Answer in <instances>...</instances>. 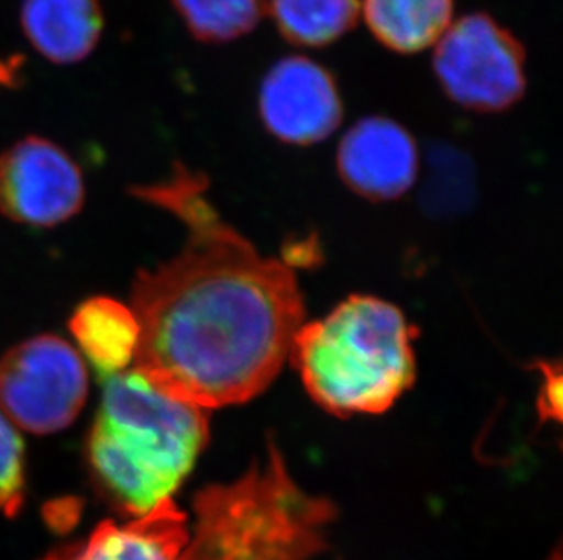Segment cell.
Returning <instances> with one entry per match:
<instances>
[{"instance_id": "1", "label": "cell", "mask_w": 563, "mask_h": 560, "mask_svg": "<svg viewBox=\"0 0 563 560\" xmlns=\"http://www.w3.org/2000/svg\"><path fill=\"white\" fill-rule=\"evenodd\" d=\"M137 195L174 213L188 240L133 284L141 334L132 368L208 412L251 401L282 371L303 326L298 277L224 223L188 169Z\"/></svg>"}, {"instance_id": "2", "label": "cell", "mask_w": 563, "mask_h": 560, "mask_svg": "<svg viewBox=\"0 0 563 560\" xmlns=\"http://www.w3.org/2000/svg\"><path fill=\"white\" fill-rule=\"evenodd\" d=\"M86 445L97 484L141 517L172 501L208 440V410L154 387L135 368L104 379Z\"/></svg>"}, {"instance_id": "3", "label": "cell", "mask_w": 563, "mask_h": 560, "mask_svg": "<svg viewBox=\"0 0 563 560\" xmlns=\"http://www.w3.org/2000/svg\"><path fill=\"white\" fill-rule=\"evenodd\" d=\"M412 335L398 307L354 295L303 324L288 357L319 406L338 415L382 413L415 382Z\"/></svg>"}, {"instance_id": "4", "label": "cell", "mask_w": 563, "mask_h": 560, "mask_svg": "<svg viewBox=\"0 0 563 560\" xmlns=\"http://www.w3.org/2000/svg\"><path fill=\"white\" fill-rule=\"evenodd\" d=\"M334 513L327 499L298 486L271 445L241 479L197 495L183 560H312Z\"/></svg>"}, {"instance_id": "5", "label": "cell", "mask_w": 563, "mask_h": 560, "mask_svg": "<svg viewBox=\"0 0 563 560\" xmlns=\"http://www.w3.org/2000/svg\"><path fill=\"white\" fill-rule=\"evenodd\" d=\"M434 46L438 82L460 107L504 112L526 93V48L495 16L463 15Z\"/></svg>"}, {"instance_id": "6", "label": "cell", "mask_w": 563, "mask_h": 560, "mask_svg": "<svg viewBox=\"0 0 563 560\" xmlns=\"http://www.w3.org/2000/svg\"><path fill=\"white\" fill-rule=\"evenodd\" d=\"M88 396V371L77 349L57 335L16 344L0 359V412L32 434L74 423Z\"/></svg>"}, {"instance_id": "7", "label": "cell", "mask_w": 563, "mask_h": 560, "mask_svg": "<svg viewBox=\"0 0 563 560\" xmlns=\"http://www.w3.org/2000/svg\"><path fill=\"white\" fill-rule=\"evenodd\" d=\"M85 204L79 166L48 138H22L0 155V212L13 223L52 227Z\"/></svg>"}, {"instance_id": "8", "label": "cell", "mask_w": 563, "mask_h": 560, "mask_svg": "<svg viewBox=\"0 0 563 560\" xmlns=\"http://www.w3.org/2000/svg\"><path fill=\"white\" fill-rule=\"evenodd\" d=\"M260 113L277 138L313 144L338 130L343 102L329 69L303 55H288L277 60L261 82Z\"/></svg>"}, {"instance_id": "9", "label": "cell", "mask_w": 563, "mask_h": 560, "mask_svg": "<svg viewBox=\"0 0 563 560\" xmlns=\"http://www.w3.org/2000/svg\"><path fill=\"white\" fill-rule=\"evenodd\" d=\"M341 175L352 190L387 201L404 195L416 179V144L404 127L371 116L351 127L340 144Z\"/></svg>"}, {"instance_id": "10", "label": "cell", "mask_w": 563, "mask_h": 560, "mask_svg": "<svg viewBox=\"0 0 563 560\" xmlns=\"http://www.w3.org/2000/svg\"><path fill=\"white\" fill-rule=\"evenodd\" d=\"M188 531L187 515L166 501L128 523H102L88 539L44 560H183Z\"/></svg>"}, {"instance_id": "11", "label": "cell", "mask_w": 563, "mask_h": 560, "mask_svg": "<svg viewBox=\"0 0 563 560\" xmlns=\"http://www.w3.org/2000/svg\"><path fill=\"white\" fill-rule=\"evenodd\" d=\"M22 30L49 63L74 64L96 49L104 15L99 0H24Z\"/></svg>"}, {"instance_id": "12", "label": "cell", "mask_w": 563, "mask_h": 560, "mask_svg": "<svg viewBox=\"0 0 563 560\" xmlns=\"http://www.w3.org/2000/svg\"><path fill=\"white\" fill-rule=\"evenodd\" d=\"M69 332L101 381L133 365L137 354V318L132 307L110 296H91L69 318Z\"/></svg>"}, {"instance_id": "13", "label": "cell", "mask_w": 563, "mask_h": 560, "mask_svg": "<svg viewBox=\"0 0 563 560\" xmlns=\"http://www.w3.org/2000/svg\"><path fill=\"white\" fill-rule=\"evenodd\" d=\"M377 43L396 54H418L440 41L454 15V0H360Z\"/></svg>"}, {"instance_id": "14", "label": "cell", "mask_w": 563, "mask_h": 560, "mask_svg": "<svg viewBox=\"0 0 563 560\" xmlns=\"http://www.w3.org/2000/svg\"><path fill=\"white\" fill-rule=\"evenodd\" d=\"M360 0H271L277 32L299 48H324L354 30Z\"/></svg>"}, {"instance_id": "15", "label": "cell", "mask_w": 563, "mask_h": 560, "mask_svg": "<svg viewBox=\"0 0 563 560\" xmlns=\"http://www.w3.org/2000/svg\"><path fill=\"white\" fill-rule=\"evenodd\" d=\"M188 32L208 44L232 43L254 32L266 0H172Z\"/></svg>"}, {"instance_id": "16", "label": "cell", "mask_w": 563, "mask_h": 560, "mask_svg": "<svg viewBox=\"0 0 563 560\" xmlns=\"http://www.w3.org/2000/svg\"><path fill=\"white\" fill-rule=\"evenodd\" d=\"M24 493V446L15 426L0 412V509L16 513Z\"/></svg>"}, {"instance_id": "17", "label": "cell", "mask_w": 563, "mask_h": 560, "mask_svg": "<svg viewBox=\"0 0 563 560\" xmlns=\"http://www.w3.org/2000/svg\"><path fill=\"white\" fill-rule=\"evenodd\" d=\"M22 57L0 58V88H15L21 80Z\"/></svg>"}, {"instance_id": "18", "label": "cell", "mask_w": 563, "mask_h": 560, "mask_svg": "<svg viewBox=\"0 0 563 560\" xmlns=\"http://www.w3.org/2000/svg\"><path fill=\"white\" fill-rule=\"evenodd\" d=\"M551 560H562V556H560V551H556L553 557H551Z\"/></svg>"}]
</instances>
